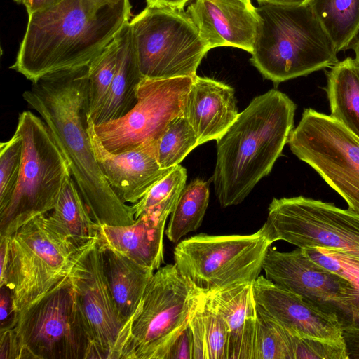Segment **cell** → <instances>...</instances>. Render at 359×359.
<instances>
[{"label":"cell","instance_id":"ffe728a7","mask_svg":"<svg viewBox=\"0 0 359 359\" xmlns=\"http://www.w3.org/2000/svg\"><path fill=\"white\" fill-rule=\"evenodd\" d=\"M238 114L232 87L197 74L193 77L184 116L194 128L200 144L219 138Z\"/></svg>","mask_w":359,"mask_h":359},{"label":"cell","instance_id":"8992f818","mask_svg":"<svg viewBox=\"0 0 359 359\" xmlns=\"http://www.w3.org/2000/svg\"><path fill=\"white\" fill-rule=\"evenodd\" d=\"M207 293L175 264L161 266L149 282L137 310L126 322L114 359H165Z\"/></svg>","mask_w":359,"mask_h":359},{"label":"cell","instance_id":"60d3db41","mask_svg":"<svg viewBox=\"0 0 359 359\" xmlns=\"http://www.w3.org/2000/svg\"><path fill=\"white\" fill-rule=\"evenodd\" d=\"M286 5H303L309 3L310 0H257Z\"/></svg>","mask_w":359,"mask_h":359},{"label":"cell","instance_id":"d6986e66","mask_svg":"<svg viewBox=\"0 0 359 359\" xmlns=\"http://www.w3.org/2000/svg\"><path fill=\"white\" fill-rule=\"evenodd\" d=\"M171 211L157 209L126 226L100 225L98 243L156 271L164 263L163 236Z\"/></svg>","mask_w":359,"mask_h":359},{"label":"cell","instance_id":"4dcf8cb0","mask_svg":"<svg viewBox=\"0 0 359 359\" xmlns=\"http://www.w3.org/2000/svg\"><path fill=\"white\" fill-rule=\"evenodd\" d=\"M252 359H292L283 328L258 311Z\"/></svg>","mask_w":359,"mask_h":359},{"label":"cell","instance_id":"5bb4252c","mask_svg":"<svg viewBox=\"0 0 359 359\" xmlns=\"http://www.w3.org/2000/svg\"><path fill=\"white\" fill-rule=\"evenodd\" d=\"M265 277L298 294L354 332L358 294L348 280L313 260L304 249L280 252L269 248L264 259Z\"/></svg>","mask_w":359,"mask_h":359},{"label":"cell","instance_id":"ac0fdd59","mask_svg":"<svg viewBox=\"0 0 359 359\" xmlns=\"http://www.w3.org/2000/svg\"><path fill=\"white\" fill-rule=\"evenodd\" d=\"M187 12L208 50L231 46L252 52L259 17L251 0H195Z\"/></svg>","mask_w":359,"mask_h":359},{"label":"cell","instance_id":"f1b7e54d","mask_svg":"<svg viewBox=\"0 0 359 359\" xmlns=\"http://www.w3.org/2000/svg\"><path fill=\"white\" fill-rule=\"evenodd\" d=\"M200 145L197 135L185 116L172 120L156 141L157 161L162 168H172Z\"/></svg>","mask_w":359,"mask_h":359},{"label":"cell","instance_id":"6da1fadb","mask_svg":"<svg viewBox=\"0 0 359 359\" xmlns=\"http://www.w3.org/2000/svg\"><path fill=\"white\" fill-rule=\"evenodd\" d=\"M88 66L50 74L22 93L43 120L68 162L91 217L100 226L135 221L132 205L116 194L95 159L87 130Z\"/></svg>","mask_w":359,"mask_h":359},{"label":"cell","instance_id":"4fadbf2b","mask_svg":"<svg viewBox=\"0 0 359 359\" xmlns=\"http://www.w3.org/2000/svg\"><path fill=\"white\" fill-rule=\"evenodd\" d=\"M193 77L142 78L135 106L117 119L94 123L103 146L113 154L131 150L156 142L168 125L184 116Z\"/></svg>","mask_w":359,"mask_h":359},{"label":"cell","instance_id":"f546056e","mask_svg":"<svg viewBox=\"0 0 359 359\" xmlns=\"http://www.w3.org/2000/svg\"><path fill=\"white\" fill-rule=\"evenodd\" d=\"M186 180V169L179 164L174 166L154 183L139 201L132 205L135 218L157 209L172 212Z\"/></svg>","mask_w":359,"mask_h":359},{"label":"cell","instance_id":"e0dca14e","mask_svg":"<svg viewBox=\"0 0 359 359\" xmlns=\"http://www.w3.org/2000/svg\"><path fill=\"white\" fill-rule=\"evenodd\" d=\"M87 130L98 165L116 194L126 203H136L149 188L173 168L164 169L156 158V142L118 154L109 151L86 118Z\"/></svg>","mask_w":359,"mask_h":359},{"label":"cell","instance_id":"ba28073f","mask_svg":"<svg viewBox=\"0 0 359 359\" xmlns=\"http://www.w3.org/2000/svg\"><path fill=\"white\" fill-rule=\"evenodd\" d=\"M8 359H92L93 345L69 279L6 330Z\"/></svg>","mask_w":359,"mask_h":359},{"label":"cell","instance_id":"7c38bea8","mask_svg":"<svg viewBox=\"0 0 359 359\" xmlns=\"http://www.w3.org/2000/svg\"><path fill=\"white\" fill-rule=\"evenodd\" d=\"M287 144L359 213V137L332 117L305 109Z\"/></svg>","mask_w":359,"mask_h":359},{"label":"cell","instance_id":"d6a6232c","mask_svg":"<svg viewBox=\"0 0 359 359\" xmlns=\"http://www.w3.org/2000/svg\"><path fill=\"white\" fill-rule=\"evenodd\" d=\"M22 143L15 131L6 142L0 144V210L9 203L15 189L22 161Z\"/></svg>","mask_w":359,"mask_h":359},{"label":"cell","instance_id":"1f68e13d","mask_svg":"<svg viewBox=\"0 0 359 359\" xmlns=\"http://www.w3.org/2000/svg\"><path fill=\"white\" fill-rule=\"evenodd\" d=\"M304 250L313 260L348 280L355 289L358 302L353 332L359 333V257L332 249L311 248Z\"/></svg>","mask_w":359,"mask_h":359},{"label":"cell","instance_id":"3957f363","mask_svg":"<svg viewBox=\"0 0 359 359\" xmlns=\"http://www.w3.org/2000/svg\"><path fill=\"white\" fill-rule=\"evenodd\" d=\"M296 105L275 89L255 97L217 141L213 175L222 208L242 203L271 171L294 126Z\"/></svg>","mask_w":359,"mask_h":359},{"label":"cell","instance_id":"9c48e42d","mask_svg":"<svg viewBox=\"0 0 359 359\" xmlns=\"http://www.w3.org/2000/svg\"><path fill=\"white\" fill-rule=\"evenodd\" d=\"M271 244L262 228L247 235L200 233L177 243L174 261L179 271L197 287L211 292L254 283Z\"/></svg>","mask_w":359,"mask_h":359},{"label":"cell","instance_id":"52a82bcc","mask_svg":"<svg viewBox=\"0 0 359 359\" xmlns=\"http://www.w3.org/2000/svg\"><path fill=\"white\" fill-rule=\"evenodd\" d=\"M16 131L22 138L20 174L12 197L0 210V237L10 236L31 219L55 207L69 176L66 158L48 128L30 111L19 114Z\"/></svg>","mask_w":359,"mask_h":359},{"label":"cell","instance_id":"b9f144b4","mask_svg":"<svg viewBox=\"0 0 359 359\" xmlns=\"http://www.w3.org/2000/svg\"><path fill=\"white\" fill-rule=\"evenodd\" d=\"M351 48H352L355 54V59L357 60V62L359 63V34L353 43L352 44Z\"/></svg>","mask_w":359,"mask_h":359},{"label":"cell","instance_id":"d4e9b609","mask_svg":"<svg viewBox=\"0 0 359 359\" xmlns=\"http://www.w3.org/2000/svg\"><path fill=\"white\" fill-rule=\"evenodd\" d=\"M50 212L49 219L76 243L88 245L98 241L100 225L91 217L72 176L66 179Z\"/></svg>","mask_w":359,"mask_h":359},{"label":"cell","instance_id":"f35d334b","mask_svg":"<svg viewBox=\"0 0 359 359\" xmlns=\"http://www.w3.org/2000/svg\"><path fill=\"white\" fill-rule=\"evenodd\" d=\"M349 358L359 359V333L344 332Z\"/></svg>","mask_w":359,"mask_h":359},{"label":"cell","instance_id":"44dd1931","mask_svg":"<svg viewBox=\"0 0 359 359\" xmlns=\"http://www.w3.org/2000/svg\"><path fill=\"white\" fill-rule=\"evenodd\" d=\"M253 283H243L209 293L228 328L227 359H252L257 309Z\"/></svg>","mask_w":359,"mask_h":359},{"label":"cell","instance_id":"5b68a950","mask_svg":"<svg viewBox=\"0 0 359 359\" xmlns=\"http://www.w3.org/2000/svg\"><path fill=\"white\" fill-rule=\"evenodd\" d=\"M95 243H76L47 214L31 219L9 236L8 265L0 286L12 292L17 322L27 309L69 279L77 262Z\"/></svg>","mask_w":359,"mask_h":359},{"label":"cell","instance_id":"cb8c5ba5","mask_svg":"<svg viewBox=\"0 0 359 359\" xmlns=\"http://www.w3.org/2000/svg\"><path fill=\"white\" fill-rule=\"evenodd\" d=\"M327 81L330 116L359 137V63L350 57L338 61Z\"/></svg>","mask_w":359,"mask_h":359},{"label":"cell","instance_id":"7a4b0ae2","mask_svg":"<svg viewBox=\"0 0 359 359\" xmlns=\"http://www.w3.org/2000/svg\"><path fill=\"white\" fill-rule=\"evenodd\" d=\"M130 0H63L28 15L11 69L32 83L88 66L130 21Z\"/></svg>","mask_w":359,"mask_h":359},{"label":"cell","instance_id":"2e32d148","mask_svg":"<svg viewBox=\"0 0 359 359\" xmlns=\"http://www.w3.org/2000/svg\"><path fill=\"white\" fill-rule=\"evenodd\" d=\"M252 288L257 311L292 334L327 341L344 339L338 319L301 296L262 275L254 281Z\"/></svg>","mask_w":359,"mask_h":359},{"label":"cell","instance_id":"8fae6325","mask_svg":"<svg viewBox=\"0 0 359 359\" xmlns=\"http://www.w3.org/2000/svg\"><path fill=\"white\" fill-rule=\"evenodd\" d=\"M263 231L271 243L332 249L359 257V213L302 196L273 198Z\"/></svg>","mask_w":359,"mask_h":359},{"label":"cell","instance_id":"83f0119b","mask_svg":"<svg viewBox=\"0 0 359 359\" xmlns=\"http://www.w3.org/2000/svg\"><path fill=\"white\" fill-rule=\"evenodd\" d=\"M119 43L116 37L88 65V89L86 118H93L108 93L118 60Z\"/></svg>","mask_w":359,"mask_h":359},{"label":"cell","instance_id":"7402d4cb","mask_svg":"<svg viewBox=\"0 0 359 359\" xmlns=\"http://www.w3.org/2000/svg\"><path fill=\"white\" fill-rule=\"evenodd\" d=\"M119 43L116 69L102 106L92 118L95 124L117 119L136 104L138 84L142 79L130 21L116 35Z\"/></svg>","mask_w":359,"mask_h":359},{"label":"cell","instance_id":"9a60e30c","mask_svg":"<svg viewBox=\"0 0 359 359\" xmlns=\"http://www.w3.org/2000/svg\"><path fill=\"white\" fill-rule=\"evenodd\" d=\"M69 279L93 345V358L114 359L126 322L111 294L98 241L77 262Z\"/></svg>","mask_w":359,"mask_h":359},{"label":"cell","instance_id":"484cf974","mask_svg":"<svg viewBox=\"0 0 359 359\" xmlns=\"http://www.w3.org/2000/svg\"><path fill=\"white\" fill-rule=\"evenodd\" d=\"M309 4L337 53L351 48L359 34V0H310Z\"/></svg>","mask_w":359,"mask_h":359},{"label":"cell","instance_id":"7bdbcfd3","mask_svg":"<svg viewBox=\"0 0 359 359\" xmlns=\"http://www.w3.org/2000/svg\"><path fill=\"white\" fill-rule=\"evenodd\" d=\"M14 1L16 2L17 4H23L24 5V4L26 1V0H14Z\"/></svg>","mask_w":359,"mask_h":359},{"label":"cell","instance_id":"ab89813d","mask_svg":"<svg viewBox=\"0 0 359 359\" xmlns=\"http://www.w3.org/2000/svg\"><path fill=\"white\" fill-rule=\"evenodd\" d=\"M189 1L190 0H147V3L149 6H166L183 9Z\"/></svg>","mask_w":359,"mask_h":359},{"label":"cell","instance_id":"4316f807","mask_svg":"<svg viewBox=\"0 0 359 359\" xmlns=\"http://www.w3.org/2000/svg\"><path fill=\"white\" fill-rule=\"evenodd\" d=\"M209 183L199 178L185 185L170 214L165 229L167 238L177 243L201 225L209 202Z\"/></svg>","mask_w":359,"mask_h":359},{"label":"cell","instance_id":"ee69618b","mask_svg":"<svg viewBox=\"0 0 359 359\" xmlns=\"http://www.w3.org/2000/svg\"><path fill=\"white\" fill-rule=\"evenodd\" d=\"M0 336H1V334H0ZM0 351H1V349H0ZM1 354H2V353H1ZM2 355H3V354H2ZM3 356H4V355H3ZM4 358H5V357H4Z\"/></svg>","mask_w":359,"mask_h":359},{"label":"cell","instance_id":"277c9868","mask_svg":"<svg viewBox=\"0 0 359 359\" xmlns=\"http://www.w3.org/2000/svg\"><path fill=\"white\" fill-rule=\"evenodd\" d=\"M258 4L259 24L250 61L265 79L279 83L339 61L333 42L309 3Z\"/></svg>","mask_w":359,"mask_h":359},{"label":"cell","instance_id":"603a6c76","mask_svg":"<svg viewBox=\"0 0 359 359\" xmlns=\"http://www.w3.org/2000/svg\"><path fill=\"white\" fill-rule=\"evenodd\" d=\"M103 251L109 286L120 316L126 322L139 306L155 271L115 250Z\"/></svg>","mask_w":359,"mask_h":359},{"label":"cell","instance_id":"8d00e7d4","mask_svg":"<svg viewBox=\"0 0 359 359\" xmlns=\"http://www.w3.org/2000/svg\"><path fill=\"white\" fill-rule=\"evenodd\" d=\"M17 317L11 291L6 285L0 286V332L13 328Z\"/></svg>","mask_w":359,"mask_h":359},{"label":"cell","instance_id":"e575fe53","mask_svg":"<svg viewBox=\"0 0 359 359\" xmlns=\"http://www.w3.org/2000/svg\"><path fill=\"white\" fill-rule=\"evenodd\" d=\"M204 298L199 304L189 321L194 342L193 359H207L203 312Z\"/></svg>","mask_w":359,"mask_h":359},{"label":"cell","instance_id":"d590c367","mask_svg":"<svg viewBox=\"0 0 359 359\" xmlns=\"http://www.w3.org/2000/svg\"><path fill=\"white\" fill-rule=\"evenodd\" d=\"M194 342L189 323L175 339L165 359H193Z\"/></svg>","mask_w":359,"mask_h":359},{"label":"cell","instance_id":"836d02e7","mask_svg":"<svg viewBox=\"0 0 359 359\" xmlns=\"http://www.w3.org/2000/svg\"><path fill=\"white\" fill-rule=\"evenodd\" d=\"M203 312L207 359H227L228 328L208 292L203 300Z\"/></svg>","mask_w":359,"mask_h":359},{"label":"cell","instance_id":"74e56055","mask_svg":"<svg viewBox=\"0 0 359 359\" xmlns=\"http://www.w3.org/2000/svg\"><path fill=\"white\" fill-rule=\"evenodd\" d=\"M63 0H26L24 4L28 15L55 6Z\"/></svg>","mask_w":359,"mask_h":359},{"label":"cell","instance_id":"30bf717a","mask_svg":"<svg viewBox=\"0 0 359 359\" xmlns=\"http://www.w3.org/2000/svg\"><path fill=\"white\" fill-rule=\"evenodd\" d=\"M130 25L144 78L196 75L209 50L184 8L147 6Z\"/></svg>","mask_w":359,"mask_h":359}]
</instances>
